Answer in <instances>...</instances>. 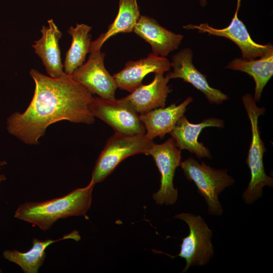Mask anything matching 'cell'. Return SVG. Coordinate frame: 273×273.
<instances>
[{
  "label": "cell",
  "mask_w": 273,
  "mask_h": 273,
  "mask_svg": "<svg viewBox=\"0 0 273 273\" xmlns=\"http://www.w3.org/2000/svg\"><path fill=\"white\" fill-rule=\"evenodd\" d=\"M7 164V162L5 160L0 161V169L3 166ZM6 178L4 175L0 174V182L6 180Z\"/></svg>",
  "instance_id": "22"
},
{
  "label": "cell",
  "mask_w": 273,
  "mask_h": 273,
  "mask_svg": "<svg viewBox=\"0 0 273 273\" xmlns=\"http://www.w3.org/2000/svg\"><path fill=\"white\" fill-rule=\"evenodd\" d=\"M89 53L87 62L75 70L71 77L92 94L104 99H115L118 86L114 78L105 67V54L101 50H92Z\"/></svg>",
  "instance_id": "9"
},
{
  "label": "cell",
  "mask_w": 273,
  "mask_h": 273,
  "mask_svg": "<svg viewBox=\"0 0 273 273\" xmlns=\"http://www.w3.org/2000/svg\"><path fill=\"white\" fill-rule=\"evenodd\" d=\"M2 272V270H1V269H0V272Z\"/></svg>",
  "instance_id": "24"
},
{
  "label": "cell",
  "mask_w": 273,
  "mask_h": 273,
  "mask_svg": "<svg viewBox=\"0 0 273 273\" xmlns=\"http://www.w3.org/2000/svg\"><path fill=\"white\" fill-rule=\"evenodd\" d=\"M35 83L32 100L23 113L15 112L7 121L8 132L27 145H37L47 127L68 120L92 124L95 117L89 110L94 97L70 75L54 78L32 69Z\"/></svg>",
  "instance_id": "1"
},
{
  "label": "cell",
  "mask_w": 273,
  "mask_h": 273,
  "mask_svg": "<svg viewBox=\"0 0 273 273\" xmlns=\"http://www.w3.org/2000/svg\"><path fill=\"white\" fill-rule=\"evenodd\" d=\"M169 80L163 73H155L151 83L141 84L130 94L120 100L139 115L164 107L167 95L171 92L167 84Z\"/></svg>",
  "instance_id": "12"
},
{
  "label": "cell",
  "mask_w": 273,
  "mask_h": 273,
  "mask_svg": "<svg viewBox=\"0 0 273 273\" xmlns=\"http://www.w3.org/2000/svg\"><path fill=\"white\" fill-rule=\"evenodd\" d=\"M170 68V63L167 58L150 53L145 58L127 62L124 67L113 76L118 87L131 93L142 84L144 78L149 73H164Z\"/></svg>",
  "instance_id": "15"
},
{
  "label": "cell",
  "mask_w": 273,
  "mask_h": 273,
  "mask_svg": "<svg viewBox=\"0 0 273 273\" xmlns=\"http://www.w3.org/2000/svg\"><path fill=\"white\" fill-rule=\"evenodd\" d=\"M241 0H237L236 11L230 25L224 28L217 29L210 26L207 23L199 25L189 24L183 26L187 29H196L199 32L209 35L226 37L235 42L240 49L242 58L246 60L262 57L273 51L271 43L258 44L252 39L245 25L238 17Z\"/></svg>",
  "instance_id": "10"
},
{
  "label": "cell",
  "mask_w": 273,
  "mask_h": 273,
  "mask_svg": "<svg viewBox=\"0 0 273 273\" xmlns=\"http://www.w3.org/2000/svg\"><path fill=\"white\" fill-rule=\"evenodd\" d=\"M242 102L250 122L252 131L251 142L246 161L250 170L251 178L242 194V198L245 203L251 204L262 196L263 187H272L273 179L264 170L263 157L266 150L261 139L258 124L259 117L264 114L265 110L257 107L250 94L242 97Z\"/></svg>",
  "instance_id": "3"
},
{
  "label": "cell",
  "mask_w": 273,
  "mask_h": 273,
  "mask_svg": "<svg viewBox=\"0 0 273 273\" xmlns=\"http://www.w3.org/2000/svg\"><path fill=\"white\" fill-rule=\"evenodd\" d=\"M174 217L184 220L189 228V234L182 239L180 252L175 256L186 260L182 272H186L193 265L207 264L214 255L212 231L200 215L182 213L176 214Z\"/></svg>",
  "instance_id": "6"
},
{
  "label": "cell",
  "mask_w": 273,
  "mask_h": 273,
  "mask_svg": "<svg viewBox=\"0 0 273 273\" xmlns=\"http://www.w3.org/2000/svg\"><path fill=\"white\" fill-rule=\"evenodd\" d=\"M92 27L85 24H77L70 26L67 32L72 37L69 49L66 53L64 62V72L71 75L85 62L89 53L92 37L89 33Z\"/></svg>",
  "instance_id": "21"
},
{
  "label": "cell",
  "mask_w": 273,
  "mask_h": 273,
  "mask_svg": "<svg viewBox=\"0 0 273 273\" xmlns=\"http://www.w3.org/2000/svg\"><path fill=\"white\" fill-rule=\"evenodd\" d=\"M200 3L201 6L204 7L207 4L206 0H200Z\"/></svg>",
  "instance_id": "23"
},
{
  "label": "cell",
  "mask_w": 273,
  "mask_h": 273,
  "mask_svg": "<svg viewBox=\"0 0 273 273\" xmlns=\"http://www.w3.org/2000/svg\"><path fill=\"white\" fill-rule=\"evenodd\" d=\"M133 32L151 45L153 54L161 57L177 49L183 38L146 16L141 15Z\"/></svg>",
  "instance_id": "16"
},
{
  "label": "cell",
  "mask_w": 273,
  "mask_h": 273,
  "mask_svg": "<svg viewBox=\"0 0 273 273\" xmlns=\"http://www.w3.org/2000/svg\"><path fill=\"white\" fill-rule=\"evenodd\" d=\"M68 239L78 241L80 237L77 231H74L56 240L40 241L33 238L32 247L29 250L21 252L16 249L6 250L3 256L6 259L18 265L25 273H37L44 261L47 248L55 242Z\"/></svg>",
  "instance_id": "18"
},
{
  "label": "cell",
  "mask_w": 273,
  "mask_h": 273,
  "mask_svg": "<svg viewBox=\"0 0 273 273\" xmlns=\"http://www.w3.org/2000/svg\"><path fill=\"white\" fill-rule=\"evenodd\" d=\"M192 101V97H188L177 106L172 104L167 107L156 108L139 115L145 128L146 136L152 140L156 137L163 138L173 129Z\"/></svg>",
  "instance_id": "17"
},
{
  "label": "cell",
  "mask_w": 273,
  "mask_h": 273,
  "mask_svg": "<svg viewBox=\"0 0 273 273\" xmlns=\"http://www.w3.org/2000/svg\"><path fill=\"white\" fill-rule=\"evenodd\" d=\"M89 108L94 117L107 123L115 132L127 135L146 133L139 114L120 99L109 100L94 97Z\"/></svg>",
  "instance_id": "8"
},
{
  "label": "cell",
  "mask_w": 273,
  "mask_h": 273,
  "mask_svg": "<svg viewBox=\"0 0 273 273\" xmlns=\"http://www.w3.org/2000/svg\"><path fill=\"white\" fill-rule=\"evenodd\" d=\"M193 52L185 48L172 57L170 67L173 68L166 76L170 80L180 78L192 84L202 92L211 103L220 104L228 99V96L220 90L211 87L206 77L198 70L192 62Z\"/></svg>",
  "instance_id": "11"
},
{
  "label": "cell",
  "mask_w": 273,
  "mask_h": 273,
  "mask_svg": "<svg viewBox=\"0 0 273 273\" xmlns=\"http://www.w3.org/2000/svg\"><path fill=\"white\" fill-rule=\"evenodd\" d=\"M146 155L152 156L161 174L160 189L153 195L154 200L159 205L174 204L178 192L174 188L173 178L181 162V150L171 138L162 144L154 143Z\"/></svg>",
  "instance_id": "7"
},
{
  "label": "cell",
  "mask_w": 273,
  "mask_h": 273,
  "mask_svg": "<svg viewBox=\"0 0 273 273\" xmlns=\"http://www.w3.org/2000/svg\"><path fill=\"white\" fill-rule=\"evenodd\" d=\"M180 166L186 178L194 183L198 193L205 199L208 213L221 215L223 209L218 196L235 183L234 178L228 174L227 170L215 169L203 161L199 163L192 157L181 161Z\"/></svg>",
  "instance_id": "4"
},
{
  "label": "cell",
  "mask_w": 273,
  "mask_h": 273,
  "mask_svg": "<svg viewBox=\"0 0 273 273\" xmlns=\"http://www.w3.org/2000/svg\"><path fill=\"white\" fill-rule=\"evenodd\" d=\"M224 125L223 120L216 118H209L199 123H192L184 115L178 120L170 133L180 150H187L195 154L199 159H210V152L203 143L199 142V135L206 127L222 128Z\"/></svg>",
  "instance_id": "14"
},
{
  "label": "cell",
  "mask_w": 273,
  "mask_h": 273,
  "mask_svg": "<svg viewBox=\"0 0 273 273\" xmlns=\"http://www.w3.org/2000/svg\"><path fill=\"white\" fill-rule=\"evenodd\" d=\"M153 143L146 134L127 135L115 132L100 154L91 180L95 184L102 181L123 160L136 154H146Z\"/></svg>",
  "instance_id": "5"
},
{
  "label": "cell",
  "mask_w": 273,
  "mask_h": 273,
  "mask_svg": "<svg viewBox=\"0 0 273 273\" xmlns=\"http://www.w3.org/2000/svg\"><path fill=\"white\" fill-rule=\"evenodd\" d=\"M226 67L246 72L253 77L255 83L253 98L259 102L264 87L273 75V51L257 60L235 59Z\"/></svg>",
  "instance_id": "19"
},
{
  "label": "cell",
  "mask_w": 273,
  "mask_h": 273,
  "mask_svg": "<svg viewBox=\"0 0 273 273\" xmlns=\"http://www.w3.org/2000/svg\"><path fill=\"white\" fill-rule=\"evenodd\" d=\"M140 16L137 0H119L118 12L115 19L109 25L106 32L91 42L90 50H101L107 40L118 33L133 32Z\"/></svg>",
  "instance_id": "20"
},
{
  "label": "cell",
  "mask_w": 273,
  "mask_h": 273,
  "mask_svg": "<svg viewBox=\"0 0 273 273\" xmlns=\"http://www.w3.org/2000/svg\"><path fill=\"white\" fill-rule=\"evenodd\" d=\"M48 26L42 25L41 37L34 42L32 47L40 58L46 70L51 77L62 78L66 76L63 70L59 40L62 33L53 19L48 20Z\"/></svg>",
  "instance_id": "13"
},
{
  "label": "cell",
  "mask_w": 273,
  "mask_h": 273,
  "mask_svg": "<svg viewBox=\"0 0 273 273\" xmlns=\"http://www.w3.org/2000/svg\"><path fill=\"white\" fill-rule=\"evenodd\" d=\"M95 185L91 180L86 187L62 197L41 202H25L18 207L14 217L47 231L59 219L85 215L91 205Z\"/></svg>",
  "instance_id": "2"
}]
</instances>
